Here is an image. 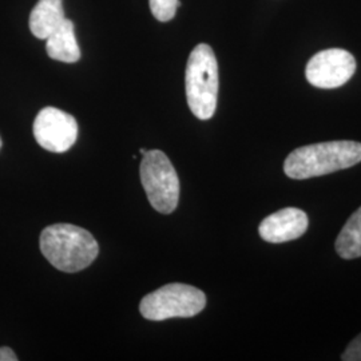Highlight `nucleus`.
Here are the masks:
<instances>
[{
  "label": "nucleus",
  "mask_w": 361,
  "mask_h": 361,
  "mask_svg": "<svg viewBox=\"0 0 361 361\" xmlns=\"http://www.w3.org/2000/svg\"><path fill=\"white\" fill-rule=\"evenodd\" d=\"M141 180L150 205L162 214L176 210L180 200V180L168 155L147 150L141 162Z\"/></svg>",
  "instance_id": "5"
},
{
  "label": "nucleus",
  "mask_w": 361,
  "mask_h": 361,
  "mask_svg": "<svg viewBox=\"0 0 361 361\" xmlns=\"http://www.w3.org/2000/svg\"><path fill=\"white\" fill-rule=\"evenodd\" d=\"M46 40V50L51 59L63 63H75L80 59L74 23L70 19H65Z\"/></svg>",
  "instance_id": "10"
},
{
  "label": "nucleus",
  "mask_w": 361,
  "mask_h": 361,
  "mask_svg": "<svg viewBox=\"0 0 361 361\" xmlns=\"http://www.w3.org/2000/svg\"><path fill=\"white\" fill-rule=\"evenodd\" d=\"M361 162V143L332 141L298 147L285 159L284 171L289 178L308 180L322 177Z\"/></svg>",
  "instance_id": "2"
},
{
  "label": "nucleus",
  "mask_w": 361,
  "mask_h": 361,
  "mask_svg": "<svg viewBox=\"0 0 361 361\" xmlns=\"http://www.w3.org/2000/svg\"><path fill=\"white\" fill-rule=\"evenodd\" d=\"M336 252L344 259L361 257V207L349 217L338 234Z\"/></svg>",
  "instance_id": "11"
},
{
  "label": "nucleus",
  "mask_w": 361,
  "mask_h": 361,
  "mask_svg": "<svg viewBox=\"0 0 361 361\" xmlns=\"http://www.w3.org/2000/svg\"><path fill=\"white\" fill-rule=\"evenodd\" d=\"M341 360L361 361V334L349 343L348 347L341 356Z\"/></svg>",
  "instance_id": "13"
},
{
  "label": "nucleus",
  "mask_w": 361,
  "mask_h": 361,
  "mask_svg": "<svg viewBox=\"0 0 361 361\" xmlns=\"http://www.w3.org/2000/svg\"><path fill=\"white\" fill-rule=\"evenodd\" d=\"M37 142L51 153H65L78 138L77 119L55 107H44L34 121Z\"/></svg>",
  "instance_id": "6"
},
{
  "label": "nucleus",
  "mask_w": 361,
  "mask_h": 361,
  "mask_svg": "<svg viewBox=\"0 0 361 361\" xmlns=\"http://www.w3.org/2000/svg\"><path fill=\"white\" fill-rule=\"evenodd\" d=\"M207 305V296L192 285L168 284L145 296L140 312L146 320L164 322L173 317H193Z\"/></svg>",
  "instance_id": "4"
},
{
  "label": "nucleus",
  "mask_w": 361,
  "mask_h": 361,
  "mask_svg": "<svg viewBox=\"0 0 361 361\" xmlns=\"http://www.w3.org/2000/svg\"><path fill=\"white\" fill-rule=\"evenodd\" d=\"M356 71V61L350 52L329 49L310 58L305 75L312 86L319 89H337L345 85Z\"/></svg>",
  "instance_id": "7"
},
{
  "label": "nucleus",
  "mask_w": 361,
  "mask_h": 361,
  "mask_svg": "<svg viewBox=\"0 0 361 361\" xmlns=\"http://www.w3.org/2000/svg\"><path fill=\"white\" fill-rule=\"evenodd\" d=\"M40 250L54 268L66 273L86 269L98 257L99 245L90 232L70 224H55L40 234Z\"/></svg>",
  "instance_id": "1"
},
{
  "label": "nucleus",
  "mask_w": 361,
  "mask_h": 361,
  "mask_svg": "<svg viewBox=\"0 0 361 361\" xmlns=\"http://www.w3.org/2000/svg\"><path fill=\"white\" fill-rule=\"evenodd\" d=\"M63 0H39L30 15V30L39 39H47L66 19Z\"/></svg>",
  "instance_id": "9"
},
{
  "label": "nucleus",
  "mask_w": 361,
  "mask_h": 361,
  "mask_svg": "<svg viewBox=\"0 0 361 361\" xmlns=\"http://www.w3.org/2000/svg\"><path fill=\"white\" fill-rule=\"evenodd\" d=\"M310 219L304 210L297 207L281 209L259 224L258 233L262 240L271 244H281L296 240L307 232Z\"/></svg>",
  "instance_id": "8"
},
{
  "label": "nucleus",
  "mask_w": 361,
  "mask_h": 361,
  "mask_svg": "<svg viewBox=\"0 0 361 361\" xmlns=\"http://www.w3.org/2000/svg\"><path fill=\"white\" fill-rule=\"evenodd\" d=\"M0 361H18V356L15 355L13 349L8 347L0 348Z\"/></svg>",
  "instance_id": "14"
},
{
  "label": "nucleus",
  "mask_w": 361,
  "mask_h": 361,
  "mask_svg": "<svg viewBox=\"0 0 361 361\" xmlns=\"http://www.w3.org/2000/svg\"><path fill=\"white\" fill-rule=\"evenodd\" d=\"M186 98L194 116L207 121L214 116L219 98V63L213 49L201 43L186 65Z\"/></svg>",
  "instance_id": "3"
},
{
  "label": "nucleus",
  "mask_w": 361,
  "mask_h": 361,
  "mask_svg": "<svg viewBox=\"0 0 361 361\" xmlns=\"http://www.w3.org/2000/svg\"><path fill=\"white\" fill-rule=\"evenodd\" d=\"M0 149H1V138H0Z\"/></svg>",
  "instance_id": "16"
},
{
  "label": "nucleus",
  "mask_w": 361,
  "mask_h": 361,
  "mask_svg": "<svg viewBox=\"0 0 361 361\" xmlns=\"http://www.w3.org/2000/svg\"><path fill=\"white\" fill-rule=\"evenodd\" d=\"M178 7H180L178 0H150L152 13L159 22L171 20L177 13Z\"/></svg>",
  "instance_id": "12"
},
{
  "label": "nucleus",
  "mask_w": 361,
  "mask_h": 361,
  "mask_svg": "<svg viewBox=\"0 0 361 361\" xmlns=\"http://www.w3.org/2000/svg\"><path fill=\"white\" fill-rule=\"evenodd\" d=\"M146 152H147V150H146V149H140V153H141V155H145L146 154Z\"/></svg>",
  "instance_id": "15"
}]
</instances>
